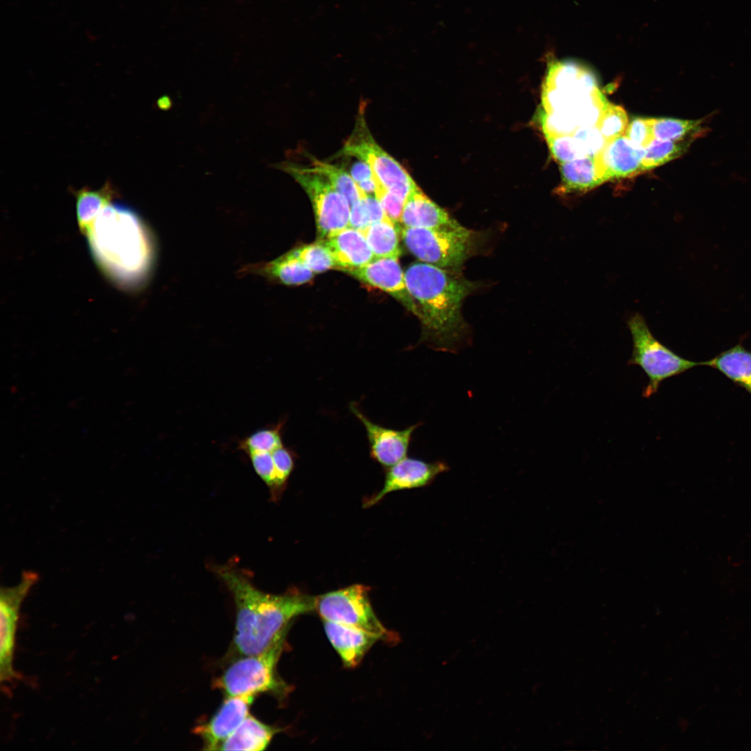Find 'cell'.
I'll return each instance as SVG.
<instances>
[{"mask_svg": "<svg viewBox=\"0 0 751 751\" xmlns=\"http://www.w3.org/2000/svg\"><path fill=\"white\" fill-rule=\"evenodd\" d=\"M102 272L118 286L138 289L149 280L156 261L150 228L132 208L109 203L84 234Z\"/></svg>", "mask_w": 751, "mask_h": 751, "instance_id": "6da1fadb", "label": "cell"}, {"mask_svg": "<svg viewBox=\"0 0 751 751\" xmlns=\"http://www.w3.org/2000/svg\"><path fill=\"white\" fill-rule=\"evenodd\" d=\"M217 573L234 599V648L241 656L263 652L287 633L294 618L315 611L316 597L300 590L292 589L280 595L264 592L244 573L228 565L218 567Z\"/></svg>", "mask_w": 751, "mask_h": 751, "instance_id": "7a4b0ae2", "label": "cell"}, {"mask_svg": "<svg viewBox=\"0 0 751 751\" xmlns=\"http://www.w3.org/2000/svg\"><path fill=\"white\" fill-rule=\"evenodd\" d=\"M405 278L410 293L420 306L422 340L435 350L456 352L468 334L461 308L474 284L455 270L425 262L409 266Z\"/></svg>", "mask_w": 751, "mask_h": 751, "instance_id": "3957f363", "label": "cell"}, {"mask_svg": "<svg viewBox=\"0 0 751 751\" xmlns=\"http://www.w3.org/2000/svg\"><path fill=\"white\" fill-rule=\"evenodd\" d=\"M286 633L263 652L243 656L232 663L213 682L227 697L270 693L283 697L290 688L278 675L277 665L284 649Z\"/></svg>", "mask_w": 751, "mask_h": 751, "instance_id": "277c9868", "label": "cell"}, {"mask_svg": "<svg viewBox=\"0 0 751 751\" xmlns=\"http://www.w3.org/2000/svg\"><path fill=\"white\" fill-rule=\"evenodd\" d=\"M627 325L633 341L632 354L627 364L641 368L649 380L643 390V397L647 398L657 393L664 380L701 365V362L684 358L661 343L640 314L631 316Z\"/></svg>", "mask_w": 751, "mask_h": 751, "instance_id": "5b68a950", "label": "cell"}, {"mask_svg": "<svg viewBox=\"0 0 751 751\" xmlns=\"http://www.w3.org/2000/svg\"><path fill=\"white\" fill-rule=\"evenodd\" d=\"M408 250L422 262L458 270L473 248V232L459 223L437 228L402 227Z\"/></svg>", "mask_w": 751, "mask_h": 751, "instance_id": "8992f818", "label": "cell"}, {"mask_svg": "<svg viewBox=\"0 0 751 751\" xmlns=\"http://www.w3.org/2000/svg\"><path fill=\"white\" fill-rule=\"evenodd\" d=\"M362 108L355 128L339 155L361 159L370 166L376 184L381 185L404 202L417 186L407 171L374 140L366 122Z\"/></svg>", "mask_w": 751, "mask_h": 751, "instance_id": "52a82bcc", "label": "cell"}, {"mask_svg": "<svg viewBox=\"0 0 751 751\" xmlns=\"http://www.w3.org/2000/svg\"><path fill=\"white\" fill-rule=\"evenodd\" d=\"M370 588L354 584L316 597L315 610L323 620L355 627L394 643L398 635L388 630L376 616L369 592Z\"/></svg>", "mask_w": 751, "mask_h": 751, "instance_id": "ba28073f", "label": "cell"}, {"mask_svg": "<svg viewBox=\"0 0 751 751\" xmlns=\"http://www.w3.org/2000/svg\"><path fill=\"white\" fill-rule=\"evenodd\" d=\"M280 168L290 174L309 196L321 240L349 226V203L326 177L312 167L293 163H282Z\"/></svg>", "mask_w": 751, "mask_h": 751, "instance_id": "9c48e42d", "label": "cell"}, {"mask_svg": "<svg viewBox=\"0 0 751 751\" xmlns=\"http://www.w3.org/2000/svg\"><path fill=\"white\" fill-rule=\"evenodd\" d=\"M38 579V573L24 571L17 585L1 588L0 681L2 685H8L18 679L13 668V657L20 608Z\"/></svg>", "mask_w": 751, "mask_h": 751, "instance_id": "30bf717a", "label": "cell"}, {"mask_svg": "<svg viewBox=\"0 0 751 751\" xmlns=\"http://www.w3.org/2000/svg\"><path fill=\"white\" fill-rule=\"evenodd\" d=\"M349 408L364 427L370 456L373 460L387 469L407 457L413 433L421 423L403 430L392 429L371 421L355 402L350 403Z\"/></svg>", "mask_w": 751, "mask_h": 751, "instance_id": "8fae6325", "label": "cell"}, {"mask_svg": "<svg viewBox=\"0 0 751 751\" xmlns=\"http://www.w3.org/2000/svg\"><path fill=\"white\" fill-rule=\"evenodd\" d=\"M449 466L444 462H428L405 457L394 465L385 469L382 488L364 501V507H371L391 492L425 487L430 485L440 474L447 471Z\"/></svg>", "mask_w": 751, "mask_h": 751, "instance_id": "7c38bea8", "label": "cell"}, {"mask_svg": "<svg viewBox=\"0 0 751 751\" xmlns=\"http://www.w3.org/2000/svg\"><path fill=\"white\" fill-rule=\"evenodd\" d=\"M345 272L364 283L389 293L420 319V309L407 288L405 273L403 272L398 259H375L362 267Z\"/></svg>", "mask_w": 751, "mask_h": 751, "instance_id": "4fadbf2b", "label": "cell"}, {"mask_svg": "<svg viewBox=\"0 0 751 751\" xmlns=\"http://www.w3.org/2000/svg\"><path fill=\"white\" fill-rule=\"evenodd\" d=\"M255 697L253 695L227 697L209 720L194 728V733L202 740L204 750H218L222 743L250 714V707Z\"/></svg>", "mask_w": 751, "mask_h": 751, "instance_id": "5bb4252c", "label": "cell"}, {"mask_svg": "<svg viewBox=\"0 0 751 751\" xmlns=\"http://www.w3.org/2000/svg\"><path fill=\"white\" fill-rule=\"evenodd\" d=\"M644 153L645 148L636 147L625 136L607 141L594 156L599 177L605 182L644 172L642 165Z\"/></svg>", "mask_w": 751, "mask_h": 751, "instance_id": "9a60e30c", "label": "cell"}, {"mask_svg": "<svg viewBox=\"0 0 751 751\" xmlns=\"http://www.w3.org/2000/svg\"><path fill=\"white\" fill-rule=\"evenodd\" d=\"M321 241L329 250L336 268L341 270L360 268L375 259L362 232L350 226Z\"/></svg>", "mask_w": 751, "mask_h": 751, "instance_id": "2e32d148", "label": "cell"}, {"mask_svg": "<svg viewBox=\"0 0 751 751\" xmlns=\"http://www.w3.org/2000/svg\"><path fill=\"white\" fill-rule=\"evenodd\" d=\"M326 636L347 668L358 665L370 648L379 640L378 636L364 630L323 620Z\"/></svg>", "mask_w": 751, "mask_h": 751, "instance_id": "e0dca14e", "label": "cell"}, {"mask_svg": "<svg viewBox=\"0 0 751 751\" xmlns=\"http://www.w3.org/2000/svg\"><path fill=\"white\" fill-rule=\"evenodd\" d=\"M239 273L241 276L255 275L286 285L302 284L314 275L293 250L270 261L247 264Z\"/></svg>", "mask_w": 751, "mask_h": 751, "instance_id": "ac0fdd59", "label": "cell"}, {"mask_svg": "<svg viewBox=\"0 0 751 751\" xmlns=\"http://www.w3.org/2000/svg\"><path fill=\"white\" fill-rule=\"evenodd\" d=\"M400 223L407 227L437 228L458 222L417 186L405 202Z\"/></svg>", "mask_w": 751, "mask_h": 751, "instance_id": "d6986e66", "label": "cell"}, {"mask_svg": "<svg viewBox=\"0 0 751 751\" xmlns=\"http://www.w3.org/2000/svg\"><path fill=\"white\" fill-rule=\"evenodd\" d=\"M543 86L580 95H590L598 88L590 70L569 60H551Z\"/></svg>", "mask_w": 751, "mask_h": 751, "instance_id": "ffe728a7", "label": "cell"}, {"mask_svg": "<svg viewBox=\"0 0 751 751\" xmlns=\"http://www.w3.org/2000/svg\"><path fill=\"white\" fill-rule=\"evenodd\" d=\"M281 731L249 714L234 732L220 745L219 750L261 751L266 750L273 737Z\"/></svg>", "mask_w": 751, "mask_h": 751, "instance_id": "44dd1931", "label": "cell"}, {"mask_svg": "<svg viewBox=\"0 0 751 751\" xmlns=\"http://www.w3.org/2000/svg\"><path fill=\"white\" fill-rule=\"evenodd\" d=\"M559 194L585 193L604 183L599 175L595 158L586 156L561 164Z\"/></svg>", "mask_w": 751, "mask_h": 751, "instance_id": "7402d4cb", "label": "cell"}, {"mask_svg": "<svg viewBox=\"0 0 751 751\" xmlns=\"http://www.w3.org/2000/svg\"><path fill=\"white\" fill-rule=\"evenodd\" d=\"M701 366L717 369L751 395V351L744 348L741 344H737L709 360L702 362Z\"/></svg>", "mask_w": 751, "mask_h": 751, "instance_id": "603a6c76", "label": "cell"}, {"mask_svg": "<svg viewBox=\"0 0 751 751\" xmlns=\"http://www.w3.org/2000/svg\"><path fill=\"white\" fill-rule=\"evenodd\" d=\"M74 195L76 197L78 225L85 234L102 209L116 197L117 192L112 184L107 181L98 190L83 188L74 191Z\"/></svg>", "mask_w": 751, "mask_h": 751, "instance_id": "cb8c5ba5", "label": "cell"}, {"mask_svg": "<svg viewBox=\"0 0 751 751\" xmlns=\"http://www.w3.org/2000/svg\"><path fill=\"white\" fill-rule=\"evenodd\" d=\"M375 259L396 258L401 255L398 230L390 218L376 222L360 230Z\"/></svg>", "mask_w": 751, "mask_h": 751, "instance_id": "d4e9b609", "label": "cell"}, {"mask_svg": "<svg viewBox=\"0 0 751 751\" xmlns=\"http://www.w3.org/2000/svg\"><path fill=\"white\" fill-rule=\"evenodd\" d=\"M651 122L655 138L660 140L692 143L708 131L704 119L660 118H651Z\"/></svg>", "mask_w": 751, "mask_h": 751, "instance_id": "484cf974", "label": "cell"}, {"mask_svg": "<svg viewBox=\"0 0 751 751\" xmlns=\"http://www.w3.org/2000/svg\"><path fill=\"white\" fill-rule=\"evenodd\" d=\"M311 166L314 170L326 177L332 185L348 200L350 207L366 195L353 179L352 177L341 167L320 161L307 155Z\"/></svg>", "mask_w": 751, "mask_h": 751, "instance_id": "4316f807", "label": "cell"}, {"mask_svg": "<svg viewBox=\"0 0 751 751\" xmlns=\"http://www.w3.org/2000/svg\"><path fill=\"white\" fill-rule=\"evenodd\" d=\"M691 144L690 142H675L654 138L645 148L642 161L644 171L680 157L688 150Z\"/></svg>", "mask_w": 751, "mask_h": 751, "instance_id": "83f0119b", "label": "cell"}, {"mask_svg": "<svg viewBox=\"0 0 751 751\" xmlns=\"http://www.w3.org/2000/svg\"><path fill=\"white\" fill-rule=\"evenodd\" d=\"M284 421L271 427L256 430L239 443V449L245 453L272 452L283 445L282 429Z\"/></svg>", "mask_w": 751, "mask_h": 751, "instance_id": "f1b7e54d", "label": "cell"}, {"mask_svg": "<svg viewBox=\"0 0 751 751\" xmlns=\"http://www.w3.org/2000/svg\"><path fill=\"white\" fill-rule=\"evenodd\" d=\"M628 124V116L624 109L608 102L596 127L606 141H609L623 136Z\"/></svg>", "mask_w": 751, "mask_h": 751, "instance_id": "f546056e", "label": "cell"}, {"mask_svg": "<svg viewBox=\"0 0 751 751\" xmlns=\"http://www.w3.org/2000/svg\"><path fill=\"white\" fill-rule=\"evenodd\" d=\"M300 261L314 273L336 268L335 262L325 245L320 242L293 249Z\"/></svg>", "mask_w": 751, "mask_h": 751, "instance_id": "4dcf8cb0", "label": "cell"}, {"mask_svg": "<svg viewBox=\"0 0 751 751\" xmlns=\"http://www.w3.org/2000/svg\"><path fill=\"white\" fill-rule=\"evenodd\" d=\"M545 138L553 157L561 164L588 156L579 140L573 135Z\"/></svg>", "mask_w": 751, "mask_h": 751, "instance_id": "1f68e13d", "label": "cell"}, {"mask_svg": "<svg viewBox=\"0 0 751 751\" xmlns=\"http://www.w3.org/2000/svg\"><path fill=\"white\" fill-rule=\"evenodd\" d=\"M275 471V492L273 498L277 499L286 485L295 467L296 453L284 444L271 452Z\"/></svg>", "mask_w": 751, "mask_h": 751, "instance_id": "d6a6232c", "label": "cell"}, {"mask_svg": "<svg viewBox=\"0 0 751 751\" xmlns=\"http://www.w3.org/2000/svg\"><path fill=\"white\" fill-rule=\"evenodd\" d=\"M636 147L645 148L655 138L651 118H636L628 124L624 135Z\"/></svg>", "mask_w": 751, "mask_h": 751, "instance_id": "836d02e7", "label": "cell"}, {"mask_svg": "<svg viewBox=\"0 0 751 751\" xmlns=\"http://www.w3.org/2000/svg\"><path fill=\"white\" fill-rule=\"evenodd\" d=\"M248 455L255 471L269 487L274 496L276 486L275 471L271 452H254Z\"/></svg>", "mask_w": 751, "mask_h": 751, "instance_id": "e575fe53", "label": "cell"}, {"mask_svg": "<svg viewBox=\"0 0 751 751\" xmlns=\"http://www.w3.org/2000/svg\"><path fill=\"white\" fill-rule=\"evenodd\" d=\"M573 136L579 140L589 156L594 157L607 143L596 126L579 128Z\"/></svg>", "mask_w": 751, "mask_h": 751, "instance_id": "d590c367", "label": "cell"}, {"mask_svg": "<svg viewBox=\"0 0 751 751\" xmlns=\"http://www.w3.org/2000/svg\"><path fill=\"white\" fill-rule=\"evenodd\" d=\"M375 196L380 202L387 216L396 224L400 223L405 202L379 184H376Z\"/></svg>", "mask_w": 751, "mask_h": 751, "instance_id": "8d00e7d4", "label": "cell"}, {"mask_svg": "<svg viewBox=\"0 0 751 751\" xmlns=\"http://www.w3.org/2000/svg\"><path fill=\"white\" fill-rule=\"evenodd\" d=\"M371 224L363 197L350 207L349 226L362 230Z\"/></svg>", "mask_w": 751, "mask_h": 751, "instance_id": "74e56055", "label": "cell"}, {"mask_svg": "<svg viewBox=\"0 0 751 751\" xmlns=\"http://www.w3.org/2000/svg\"><path fill=\"white\" fill-rule=\"evenodd\" d=\"M349 174L357 184L373 177L370 166L361 159L351 165Z\"/></svg>", "mask_w": 751, "mask_h": 751, "instance_id": "f35d334b", "label": "cell"}]
</instances>
